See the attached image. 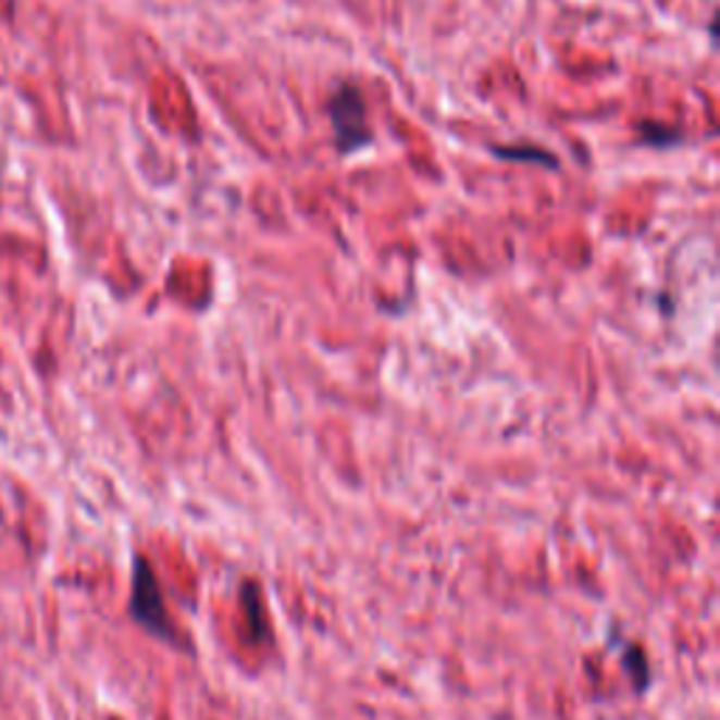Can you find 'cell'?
<instances>
[{
    "instance_id": "5b68a950",
    "label": "cell",
    "mask_w": 720,
    "mask_h": 720,
    "mask_svg": "<svg viewBox=\"0 0 720 720\" xmlns=\"http://www.w3.org/2000/svg\"><path fill=\"white\" fill-rule=\"evenodd\" d=\"M642 133H645L647 144H653V147H670V144L679 141V133L670 127H661V124L645 122L642 124Z\"/></svg>"
},
{
    "instance_id": "3957f363",
    "label": "cell",
    "mask_w": 720,
    "mask_h": 720,
    "mask_svg": "<svg viewBox=\"0 0 720 720\" xmlns=\"http://www.w3.org/2000/svg\"><path fill=\"white\" fill-rule=\"evenodd\" d=\"M243 605H245V619H248V631H251L253 642L268 640V619L262 611V597H259V588L253 580H245L243 583Z\"/></svg>"
},
{
    "instance_id": "7a4b0ae2",
    "label": "cell",
    "mask_w": 720,
    "mask_h": 720,
    "mask_svg": "<svg viewBox=\"0 0 720 720\" xmlns=\"http://www.w3.org/2000/svg\"><path fill=\"white\" fill-rule=\"evenodd\" d=\"M326 113H330V122H333L335 150L340 156L358 152L372 144V129L367 124V104H363V96H360L355 85H349V82L338 85L330 94Z\"/></svg>"
},
{
    "instance_id": "6da1fadb",
    "label": "cell",
    "mask_w": 720,
    "mask_h": 720,
    "mask_svg": "<svg viewBox=\"0 0 720 720\" xmlns=\"http://www.w3.org/2000/svg\"><path fill=\"white\" fill-rule=\"evenodd\" d=\"M129 617L133 622L144 628V631L156 636V640L166 642L172 647H181V636H177L175 625H172L166 603H163L161 585H158L156 571H152L150 560L144 555L133 558V588H129Z\"/></svg>"
},
{
    "instance_id": "8992f818",
    "label": "cell",
    "mask_w": 720,
    "mask_h": 720,
    "mask_svg": "<svg viewBox=\"0 0 720 720\" xmlns=\"http://www.w3.org/2000/svg\"><path fill=\"white\" fill-rule=\"evenodd\" d=\"M493 156L498 158H510V161H546L549 166H558V161L551 156H546L544 150H507V147H493Z\"/></svg>"
},
{
    "instance_id": "277c9868",
    "label": "cell",
    "mask_w": 720,
    "mask_h": 720,
    "mask_svg": "<svg viewBox=\"0 0 720 720\" xmlns=\"http://www.w3.org/2000/svg\"><path fill=\"white\" fill-rule=\"evenodd\" d=\"M619 659H622L628 679H631L633 686H636V693L640 695L647 693L653 684V675H650V661H647V656L642 653V647L625 645V653H622Z\"/></svg>"
}]
</instances>
